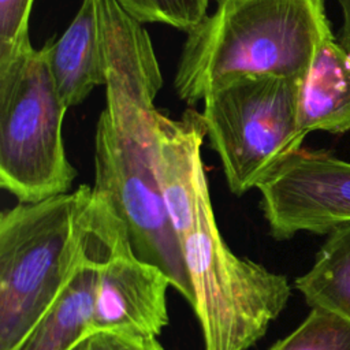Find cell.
Listing matches in <instances>:
<instances>
[{
	"label": "cell",
	"mask_w": 350,
	"mask_h": 350,
	"mask_svg": "<svg viewBox=\"0 0 350 350\" xmlns=\"http://www.w3.org/2000/svg\"><path fill=\"white\" fill-rule=\"evenodd\" d=\"M200 321L204 350H247L262 338L291 295L287 278L235 254L223 239L208 178L200 185L198 212L179 239Z\"/></svg>",
	"instance_id": "cell-4"
},
{
	"label": "cell",
	"mask_w": 350,
	"mask_h": 350,
	"mask_svg": "<svg viewBox=\"0 0 350 350\" xmlns=\"http://www.w3.org/2000/svg\"><path fill=\"white\" fill-rule=\"evenodd\" d=\"M67 109L46 44L30 46L0 70V186L18 202L71 191L77 171L62 134Z\"/></svg>",
	"instance_id": "cell-5"
},
{
	"label": "cell",
	"mask_w": 350,
	"mask_h": 350,
	"mask_svg": "<svg viewBox=\"0 0 350 350\" xmlns=\"http://www.w3.org/2000/svg\"><path fill=\"white\" fill-rule=\"evenodd\" d=\"M34 0H0V70L31 45L29 21Z\"/></svg>",
	"instance_id": "cell-16"
},
{
	"label": "cell",
	"mask_w": 350,
	"mask_h": 350,
	"mask_svg": "<svg viewBox=\"0 0 350 350\" xmlns=\"http://www.w3.org/2000/svg\"><path fill=\"white\" fill-rule=\"evenodd\" d=\"M261 209L278 241L301 231L323 235L350 223V163L301 148L258 186Z\"/></svg>",
	"instance_id": "cell-7"
},
{
	"label": "cell",
	"mask_w": 350,
	"mask_h": 350,
	"mask_svg": "<svg viewBox=\"0 0 350 350\" xmlns=\"http://www.w3.org/2000/svg\"><path fill=\"white\" fill-rule=\"evenodd\" d=\"M141 23H161L186 34L208 15L211 0H115Z\"/></svg>",
	"instance_id": "cell-15"
},
{
	"label": "cell",
	"mask_w": 350,
	"mask_h": 350,
	"mask_svg": "<svg viewBox=\"0 0 350 350\" xmlns=\"http://www.w3.org/2000/svg\"><path fill=\"white\" fill-rule=\"evenodd\" d=\"M46 45L51 74L67 108L82 104L96 86L105 85L96 0H82L64 33Z\"/></svg>",
	"instance_id": "cell-12"
},
{
	"label": "cell",
	"mask_w": 350,
	"mask_h": 350,
	"mask_svg": "<svg viewBox=\"0 0 350 350\" xmlns=\"http://www.w3.org/2000/svg\"><path fill=\"white\" fill-rule=\"evenodd\" d=\"M85 350H167L159 339L115 331H94L86 338Z\"/></svg>",
	"instance_id": "cell-17"
},
{
	"label": "cell",
	"mask_w": 350,
	"mask_h": 350,
	"mask_svg": "<svg viewBox=\"0 0 350 350\" xmlns=\"http://www.w3.org/2000/svg\"><path fill=\"white\" fill-rule=\"evenodd\" d=\"M85 346H86V339L82 340L81 343H78L72 350H85Z\"/></svg>",
	"instance_id": "cell-19"
},
{
	"label": "cell",
	"mask_w": 350,
	"mask_h": 350,
	"mask_svg": "<svg viewBox=\"0 0 350 350\" xmlns=\"http://www.w3.org/2000/svg\"><path fill=\"white\" fill-rule=\"evenodd\" d=\"M171 279L157 267L120 247L101 268L97 279L93 332L115 331L157 339L168 325Z\"/></svg>",
	"instance_id": "cell-9"
},
{
	"label": "cell",
	"mask_w": 350,
	"mask_h": 350,
	"mask_svg": "<svg viewBox=\"0 0 350 350\" xmlns=\"http://www.w3.org/2000/svg\"><path fill=\"white\" fill-rule=\"evenodd\" d=\"M342 12V25L338 34V42L347 52L350 59V0H338Z\"/></svg>",
	"instance_id": "cell-18"
},
{
	"label": "cell",
	"mask_w": 350,
	"mask_h": 350,
	"mask_svg": "<svg viewBox=\"0 0 350 350\" xmlns=\"http://www.w3.org/2000/svg\"><path fill=\"white\" fill-rule=\"evenodd\" d=\"M206 129L201 112L186 109L179 119L156 113V178L170 220L185 237L198 212L200 185L206 176L201 148Z\"/></svg>",
	"instance_id": "cell-10"
},
{
	"label": "cell",
	"mask_w": 350,
	"mask_h": 350,
	"mask_svg": "<svg viewBox=\"0 0 350 350\" xmlns=\"http://www.w3.org/2000/svg\"><path fill=\"white\" fill-rule=\"evenodd\" d=\"M298 123L306 134L350 130V59L332 33L319 42L301 81Z\"/></svg>",
	"instance_id": "cell-11"
},
{
	"label": "cell",
	"mask_w": 350,
	"mask_h": 350,
	"mask_svg": "<svg viewBox=\"0 0 350 350\" xmlns=\"http://www.w3.org/2000/svg\"><path fill=\"white\" fill-rule=\"evenodd\" d=\"M81 264L53 304L14 350H72L93 332L100 268L120 247L130 245V239L122 219L94 189L81 211Z\"/></svg>",
	"instance_id": "cell-8"
},
{
	"label": "cell",
	"mask_w": 350,
	"mask_h": 350,
	"mask_svg": "<svg viewBox=\"0 0 350 350\" xmlns=\"http://www.w3.org/2000/svg\"><path fill=\"white\" fill-rule=\"evenodd\" d=\"M92 186L0 213V350H14L83 258L81 211Z\"/></svg>",
	"instance_id": "cell-3"
},
{
	"label": "cell",
	"mask_w": 350,
	"mask_h": 350,
	"mask_svg": "<svg viewBox=\"0 0 350 350\" xmlns=\"http://www.w3.org/2000/svg\"><path fill=\"white\" fill-rule=\"evenodd\" d=\"M299 85L301 81L283 77L246 78L202 100L206 138L232 194L257 189L302 148L308 134L298 123Z\"/></svg>",
	"instance_id": "cell-6"
},
{
	"label": "cell",
	"mask_w": 350,
	"mask_h": 350,
	"mask_svg": "<svg viewBox=\"0 0 350 350\" xmlns=\"http://www.w3.org/2000/svg\"><path fill=\"white\" fill-rule=\"evenodd\" d=\"M294 284L310 308L329 310L350 321V223L328 234L312 268Z\"/></svg>",
	"instance_id": "cell-13"
},
{
	"label": "cell",
	"mask_w": 350,
	"mask_h": 350,
	"mask_svg": "<svg viewBox=\"0 0 350 350\" xmlns=\"http://www.w3.org/2000/svg\"><path fill=\"white\" fill-rule=\"evenodd\" d=\"M268 350H350V321L321 308Z\"/></svg>",
	"instance_id": "cell-14"
},
{
	"label": "cell",
	"mask_w": 350,
	"mask_h": 350,
	"mask_svg": "<svg viewBox=\"0 0 350 350\" xmlns=\"http://www.w3.org/2000/svg\"><path fill=\"white\" fill-rule=\"evenodd\" d=\"M105 103L94 134V183L127 228L131 250L160 268L194 305L178 235L156 178L154 98L160 66L144 23L115 0H96Z\"/></svg>",
	"instance_id": "cell-1"
},
{
	"label": "cell",
	"mask_w": 350,
	"mask_h": 350,
	"mask_svg": "<svg viewBox=\"0 0 350 350\" xmlns=\"http://www.w3.org/2000/svg\"><path fill=\"white\" fill-rule=\"evenodd\" d=\"M329 33L324 0H217L213 12L187 33L175 93L194 105L246 78L302 81L319 42Z\"/></svg>",
	"instance_id": "cell-2"
}]
</instances>
